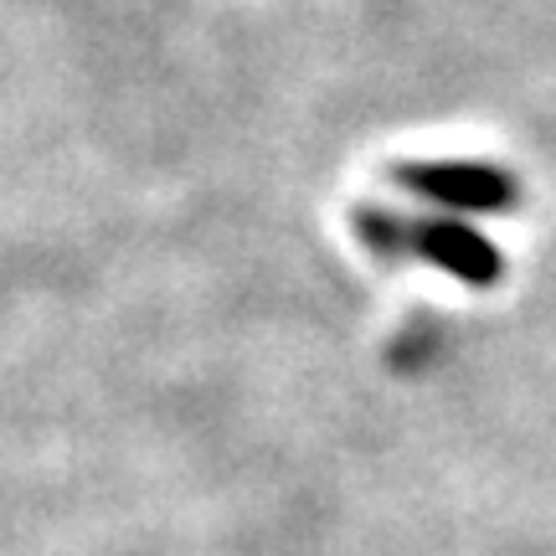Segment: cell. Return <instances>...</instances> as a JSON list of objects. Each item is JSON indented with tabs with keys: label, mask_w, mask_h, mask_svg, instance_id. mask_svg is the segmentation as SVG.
Masks as SVG:
<instances>
[{
	"label": "cell",
	"mask_w": 556,
	"mask_h": 556,
	"mask_svg": "<svg viewBox=\"0 0 556 556\" xmlns=\"http://www.w3.org/2000/svg\"><path fill=\"white\" fill-rule=\"evenodd\" d=\"M417 191L443 201H458V206H505L510 201V180L495 176V170H479V165H417V170H402Z\"/></svg>",
	"instance_id": "6da1fadb"
}]
</instances>
